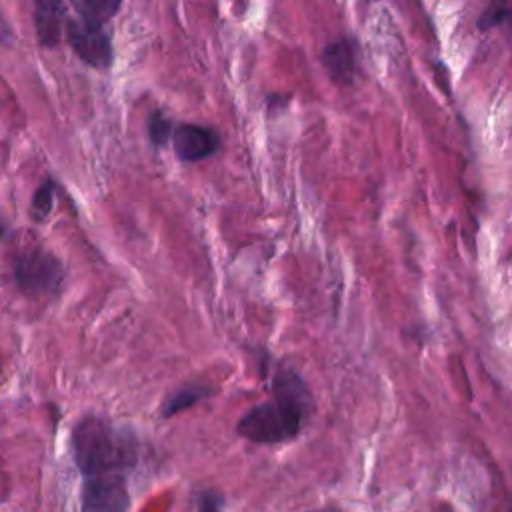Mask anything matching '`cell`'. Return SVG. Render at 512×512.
Returning <instances> with one entry per match:
<instances>
[{
    "mask_svg": "<svg viewBox=\"0 0 512 512\" xmlns=\"http://www.w3.org/2000/svg\"><path fill=\"white\" fill-rule=\"evenodd\" d=\"M506 28H508V32H510V56H512V24H508Z\"/></svg>",
    "mask_w": 512,
    "mask_h": 512,
    "instance_id": "2e32d148",
    "label": "cell"
},
{
    "mask_svg": "<svg viewBox=\"0 0 512 512\" xmlns=\"http://www.w3.org/2000/svg\"><path fill=\"white\" fill-rule=\"evenodd\" d=\"M64 38L70 44L72 52L88 66L106 70L112 64V40L104 26L86 22L82 18L66 22Z\"/></svg>",
    "mask_w": 512,
    "mask_h": 512,
    "instance_id": "277c9868",
    "label": "cell"
},
{
    "mask_svg": "<svg viewBox=\"0 0 512 512\" xmlns=\"http://www.w3.org/2000/svg\"><path fill=\"white\" fill-rule=\"evenodd\" d=\"M80 512H130L126 476L120 472L84 476Z\"/></svg>",
    "mask_w": 512,
    "mask_h": 512,
    "instance_id": "5b68a950",
    "label": "cell"
},
{
    "mask_svg": "<svg viewBox=\"0 0 512 512\" xmlns=\"http://www.w3.org/2000/svg\"><path fill=\"white\" fill-rule=\"evenodd\" d=\"M72 456L84 476L124 474L138 460V440L130 428L86 414L72 430Z\"/></svg>",
    "mask_w": 512,
    "mask_h": 512,
    "instance_id": "7a4b0ae2",
    "label": "cell"
},
{
    "mask_svg": "<svg viewBox=\"0 0 512 512\" xmlns=\"http://www.w3.org/2000/svg\"><path fill=\"white\" fill-rule=\"evenodd\" d=\"M310 412L312 394L308 384L290 366H280L272 376V400L244 412L236 432L256 444L286 442L300 434Z\"/></svg>",
    "mask_w": 512,
    "mask_h": 512,
    "instance_id": "6da1fadb",
    "label": "cell"
},
{
    "mask_svg": "<svg viewBox=\"0 0 512 512\" xmlns=\"http://www.w3.org/2000/svg\"><path fill=\"white\" fill-rule=\"evenodd\" d=\"M210 394H212L210 388L204 384H184L164 398V402L160 406V414H162V418H172V416L196 406L200 400H204Z\"/></svg>",
    "mask_w": 512,
    "mask_h": 512,
    "instance_id": "9c48e42d",
    "label": "cell"
},
{
    "mask_svg": "<svg viewBox=\"0 0 512 512\" xmlns=\"http://www.w3.org/2000/svg\"><path fill=\"white\" fill-rule=\"evenodd\" d=\"M14 282L28 296H58L64 282L62 262L44 248H26L14 254Z\"/></svg>",
    "mask_w": 512,
    "mask_h": 512,
    "instance_id": "3957f363",
    "label": "cell"
},
{
    "mask_svg": "<svg viewBox=\"0 0 512 512\" xmlns=\"http://www.w3.org/2000/svg\"><path fill=\"white\" fill-rule=\"evenodd\" d=\"M76 14L92 24L104 26L122 6V0H68Z\"/></svg>",
    "mask_w": 512,
    "mask_h": 512,
    "instance_id": "30bf717a",
    "label": "cell"
},
{
    "mask_svg": "<svg viewBox=\"0 0 512 512\" xmlns=\"http://www.w3.org/2000/svg\"><path fill=\"white\" fill-rule=\"evenodd\" d=\"M224 500L214 490H204L196 496V512H222Z\"/></svg>",
    "mask_w": 512,
    "mask_h": 512,
    "instance_id": "5bb4252c",
    "label": "cell"
},
{
    "mask_svg": "<svg viewBox=\"0 0 512 512\" xmlns=\"http://www.w3.org/2000/svg\"><path fill=\"white\" fill-rule=\"evenodd\" d=\"M320 64L334 82L342 86L352 84L360 64V50L356 38L344 36L326 44L320 52Z\"/></svg>",
    "mask_w": 512,
    "mask_h": 512,
    "instance_id": "52a82bcc",
    "label": "cell"
},
{
    "mask_svg": "<svg viewBox=\"0 0 512 512\" xmlns=\"http://www.w3.org/2000/svg\"><path fill=\"white\" fill-rule=\"evenodd\" d=\"M174 128L176 126L172 124V120L162 110H154L148 116V138L156 148H162L168 140H172Z\"/></svg>",
    "mask_w": 512,
    "mask_h": 512,
    "instance_id": "4fadbf2b",
    "label": "cell"
},
{
    "mask_svg": "<svg viewBox=\"0 0 512 512\" xmlns=\"http://www.w3.org/2000/svg\"><path fill=\"white\" fill-rule=\"evenodd\" d=\"M508 24H512V0H488L476 20L480 32H490Z\"/></svg>",
    "mask_w": 512,
    "mask_h": 512,
    "instance_id": "8fae6325",
    "label": "cell"
},
{
    "mask_svg": "<svg viewBox=\"0 0 512 512\" xmlns=\"http://www.w3.org/2000/svg\"><path fill=\"white\" fill-rule=\"evenodd\" d=\"M54 198H56V182L52 178H46L32 194L30 216L34 222H44L50 216L54 208Z\"/></svg>",
    "mask_w": 512,
    "mask_h": 512,
    "instance_id": "7c38bea8",
    "label": "cell"
},
{
    "mask_svg": "<svg viewBox=\"0 0 512 512\" xmlns=\"http://www.w3.org/2000/svg\"><path fill=\"white\" fill-rule=\"evenodd\" d=\"M34 2V28L38 40L46 48H54L66 28V10L62 0H32Z\"/></svg>",
    "mask_w": 512,
    "mask_h": 512,
    "instance_id": "ba28073f",
    "label": "cell"
},
{
    "mask_svg": "<svg viewBox=\"0 0 512 512\" xmlns=\"http://www.w3.org/2000/svg\"><path fill=\"white\" fill-rule=\"evenodd\" d=\"M172 146L182 162H200L220 148V134L210 126L176 124Z\"/></svg>",
    "mask_w": 512,
    "mask_h": 512,
    "instance_id": "8992f818",
    "label": "cell"
},
{
    "mask_svg": "<svg viewBox=\"0 0 512 512\" xmlns=\"http://www.w3.org/2000/svg\"><path fill=\"white\" fill-rule=\"evenodd\" d=\"M316 512H340V510L334 508V506H330V508H322V510H316Z\"/></svg>",
    "mask_w": 512,
    "mask_h": 512,
    "instance_id": "9a60e30c",
    "label": "cell"
}]
</instances>
